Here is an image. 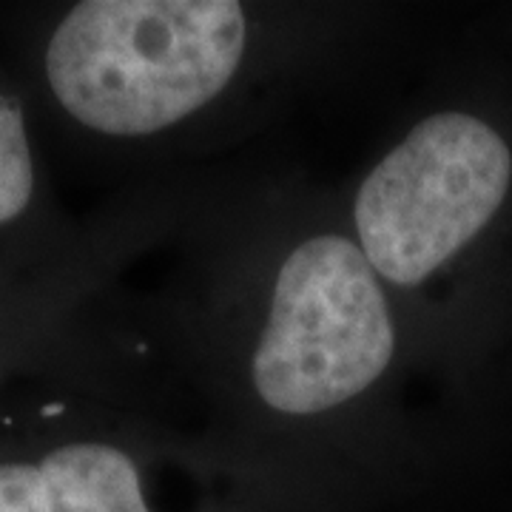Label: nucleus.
<instances>
[{
    "label": "nucleus",
    "instance_id": "nucleus-3",
    "mask_svg": "<svg viewBox=\"0 0 512 512\" xmlns=\"http://www.w3.org/2000/svg\"><path fill=\"white\" fill-rule=\"evenodd\" d=\"M393 356V325L376 271L345 237L302 242L276 276L271 319L254 353L268 407L325 413L376 382Z\"/></svg>",
    "mask_w": 512,
    "mask_h": 512
},
{
    "label": "nucleus",
    "instance_id": "nucleus-6",
    "mask_svg": "<svg viewBox=\"0 0 512 512\" xmlns=\"http://www.w3.org/2000/svg\"><path fill=\"white\" fill-rule=\"evenodd\" d=\"M0 512H49L40 458L0 461Z\"/></svg>",
    "mask_w": 512,
    "mask_h": 512
},
{
    "label": "nucleus",
    "instance_id": "nucleus-4",
    "mask_svg": "<svg viewBox=\"0 0 512 512\" xmlns=\"http://www.w3.org/2000/svg\"><path fill=\"white\" fill-rule=\"evenodd\" d=\"M49 512H151L134 461L103 441H69L40 456Z\"/></svg>",
    "mask_w": 512,
    "mask_h": 512
},
{
    "label": "nucleus",
    "instance_id": "nucleus-5",
    "mask_svg": "<svg viewBox=\"0 0 512 512\" xmlns=\"http://www.w3.org/2000/svg\"><path fill=\"white\" fill-rule=\"evenodd\" d=\"M37 200L35 148L18 97L0 89V231L20 225Z\"/></svg>",
    "mask_w": 512,
    "mask_h": 512
},
{
    "label": "nucleus",
    "instance_id": "nucleus-2",
    "mask_svg": "<svg viewBox=\"0 0 512 512\" xmlns=\"http://www.w3.org/2000/svg\"><path fill=\"white\" fill-rule=\"evenodd\" d=\"M510 180V146L484 120L461 111L427 117L359 188L367 262L393 285H419L484 231Z\"/></svg>",
    "mask_w": 512,
    "mask_h": 512
},
{
    "label": "nucleus",
    "instance_id": "nucleus-1",
    "mask_svg": "<svg viewBox=\"0 0 512 512\" xmlns=\"http://www.w3.org/2000/svg\"><path fill=\"white\" fill-rule=\"evenodd\" d=\"M245 35L234 0H83L46 40L43 77L77 126L143 137L211 103Z\"/></svg>",
    "mask_w": 512,
    "mask_h": 512
}]
</instances>
